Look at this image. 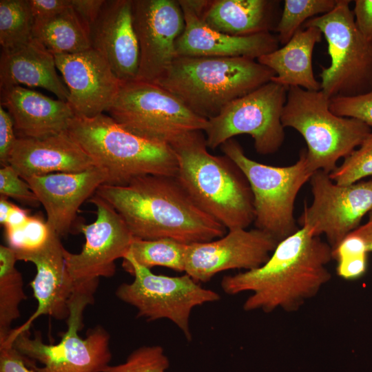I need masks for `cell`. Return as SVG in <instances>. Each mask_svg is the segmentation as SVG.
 <instances>
[{
  "label": "cell",
  "mask_w": 372,
  "mask_h": 372,
  "mask_svg": "<svg viewBox=\"0 0 372 372\" xmlns=\"http://www.w3.org/2000/svg\"><path fill=\"white\" fill-rule=\"evenodd\" d=\"M60 238L51 229L48 240L41 248L32 251H14L17 260L30 262L36 267L37 273L30 285L38 305L28 320L12 329L0 345H12L14 338L28 332L32 322L39 316H49L59 320L68 319L70 301L76 285L67 271L65 248Z\"/></svg>",
  "instance_id": "cell-17"
},
{
  "label": "cell",
  "mask_w": 372,
  "mask_h": 372,
  "mask_svg": "<svg viewBox=\"0 0 372 372\" xmlns=\"http://www.w3.org/2000/svg\"><path fill=\"white\" fill-rule=\"evenodd\" d=\"M17 261L11 248L0 246V344L10 335L12 323L20 316L19 305L27 298Z\"/></svg>",
  "instance_id": "cell-28"
},
{
  "label": "cell",
  "mask_w": 372,
  "mask_h": 372,
  "mask_svg": "<svg viewBox=\"0 0 372 372\" xmlns=\"http://www.w3.org/2000/svg\"><path fill=\"white\" fill-rule=\"evenodd\" d=\"M89 35L92 48L105 58L121 83L136 79L140 51L132 0H105Z\"/></svg>",
  "instance_id": "cell-21"
},
{
  "label": "cell",
  "mask_w": 372,
  "mask_h": 372,
  "mask_svg": "<svg viewBox=\"0 0 372 372\" xmlns=\"http://www.w3.org/2000/svg\"><path fill=\"white\" fill-rule=\"evenodd\" d=\"M51 233L46 221L39 216H30L22 225L5 229L8 247L14 251H32L41 248Z\"/></svg>",
  "instance_id": "cell-34"
},
{
  "label": "cell",
  "mask_w": 372,
  "mask_h": 372,
  "mask_svg": "<svg viewBox=\"0 0 372 372\" xmlns=\"http://www.w3.org/2000/svg\"><path fill=\"white\" fill-rule=\"evenodd\" d=\"M329 100L322 90L290 87L282 113L283 127L296 130L304 138L312 172H332L338 160L349 156L371 132L358 119L333 114Z\"/></svg>",
  "instance_id": "cell-6"
},
{
  "label": "cell",
  "mask_w": 372,
  "mask_h": 372,
  "mask_svg": "<svg viewBox=\"0 0 372 372\" xmlns=\"http://www.w3.org/2000/svg\"><path fill=\"white\" fill-rule=\"evenodd\" d=\"M288 88L273 81L238 98L207 120L204 134L208 148L216 149L234 136L248 134L257 153L276 152L285 134L281 122Z\"/></svg>",
  "instance_id": "cell-12"
},
{
  "label": "cell",
  "mask_w": 372,
  "mask_h": 372,
  "mask_svg": "<svg viewBox=\"0 0 372 372\" xmlns=\"http://www.w3.org/2000/svg\"><path fill=\"white\" fill-rule=\"evenodd\" d=\"M353 232L363 239L369 253L372 252V210L369 212L368 221Z\"/></svg>",
  "instance_id": "cell-44"
},
{
  "label": "cell",
  "mask_w": 372,
  "mask_h": 372,
  "mask_svg": "<svg viewBox=\"0 0 372 372\" xmlns=\"http://www.w3.org/2000/svg\"><path fill=\"white\" fill-rule=\"evenodd\" d=\"M105 0H71V6L90 29L98 17Z\"/></svg>",
  "instance_id": "cell-42"
},
{
  "label": "cell",
  "mask_w": 372,
  "mask_h": 372,
  "mask_svg": "<svg viewBox=\"0 0 372 372\" xmlns=\"http://www.w3.org/2000/svg\"><path fill=\"white\" fill-rule=\"evenodd\" d=\"M278 244L258 228L231 229L218 238L187 245L185 273L197 282H207L221 271L251 270L264 265Z\"/></svg>",
  "instance_id": "cell-16"
},
{
  "label": "cell",
  "mask_w": 372,
  "mask_h": 372,
  "mask_svg": "<svg viewBox=\"0 0 372 372\" xmlns=\"http://www.w3.org/2000/svg\"><path fill=\"white\" fill-rule=\"evenodd\" d=\"M309 181L313 200L304 206L298 223L314 236L324 234L333 250L372 210V180L338 185L318 170Z\"/></svg>",
  "instance_id": "cell-13"
},
{
  "label": "cell",
  "mask_w": 372,
  "mask_h": 372,
  "mask_svg": "<svg viewBox=\"0 0 372 372\" xmlns=\"http://www.w3.org/2000/svg\"><path fill=\"white\" fill-rule=\"evenodd\" d=\"M169 360L159 345L143 346L133 351L126 360L110 365L103 372H167Z\"/></svg>",
  "instance_id": "cell-35"
},
{
  "label": "cell",
  "mask_w": 372,
  "mask_h": 372,
  "mask_svg": "<svg viewBox=\"0 0 372 372\" xmlns=\"http://www.w3.org/2000/svg\"><path fill=\"white\" fill-rule=\"evenodd\" d=\"M187 245L169 238L143 240L134 238L127 254L140 265L156 266L185 272Z\"/></svg>",
  "instance_id": "cell-29"
},
{
  "label": "cell",
  "mask_w": 372,
  "mask_h": 372,
  "mask_svg": "<svg viewBox=\"0 0 372 372\" xmlns=\"http://www.w3.org/2000/svg\"><path fill=\"white\" fill-rule=\"evenodd\" d=\"M0 372H34L12 345L0 346Z\"/></svg>",
  "instance_id": "cell-40"
},
{
  "label": "cell",
  "mask_w": 372,
  "mask_h": 372,
  "mask_svg": "<svg viewBox=\"0 0 372 372\" xmlns=\"http://www.w3.org/2000/svg\"><path fill=\"white\" fill-rule=\"evenodd\" d=\"M89 200L96 207V219L87 225L80 223L77 229L85 242L78 254L65 249L63 252L67 271L75 284L112 277L115 261L126 256L134 238L110 203L96 194Z\"/></svg>",
  "instance_id": "cell-14"
},
{
  "label": "cell",
  "mask_w": 372,
  "mask_h": 372,
  "mask_svg": "<svg viewBox=\"0 0 372 372\" xmlns=\"http://www.w3.org/2000/svg\"><path fill=\"white\" fill-rule=\"evenodd\" d=\"M117 123L145 139L170 145L193 131H204L207 120L190 110L156 83L141 80L122 83L107 111Z\"/></svg>",
  "instance_id": "cell-10"
},
{
  "label": "cell",
  "mask_w": 372,
  "mask_h": 372,
  "mask_svg": "<svg viewBox=\"0 0 372 372\" xmlns=\"http://www.w3.org/2000/svg\"><path fill=\"white\" fill-rule=\"evenodd\" d=\"M14 204L10 202L6 198H0V223L4 225Z\"/></svg>",
  "instance_id": "cell-45"
},
{
  "label": "cell",
  "mask_w": 372,
  "mask_h": 372,
  "mask_svg": "<svg viewBox=\"0 0 372 372\" xmlns=\"http://www.w3.org/2000/svg\"><path fill=\"white\" fill-rule=\"evenodd\" d=\"M178 162L175 178L203 211L226 229H246L254 220L253 195L242 171L227 156L207 150L203 131L170 144Z\"/></svg>",
  "instance_id": "cell-3"
},
{
  "label": "cell",
  "mask_w": 372,
  "mask_h": 372,
  "mask_svg": "<svg viewBox=\"0 0 372 372\" xmlns=\"http://www.w3.org/2000/svg\"><path fill=\"white\" fill-rule=\"evenodd\" d=\"M372 176V131L343 163L329 174L338 185H347Z\"/></svg>",
  "instance_id": "cell-33"
},
{
  "label": "cell",
  "mask_w": 372,
  "mask_h": 372,
  "mask_svg": "<svg viewBox=\"0 0 372 372\" xmlns=\"http://www.w3.org/2000/svg\"><path fill=\"white\" fill-rule=\"evenodd\" d=\"M9 165L25 180L57 172H80L95 165L68 130L45 138L17 137Z\"/></svg>",
  "instance_id": "cell-22"
},
{
  "label": "cell",
  "mask_w": 372,
  "mask_h": 372,
  "mask_svg": "<svg viewBox=\"0 0 372 372\" xmlns=\"http://www.w3.org/2000/svg\"><path fill=\"white\" fill-rule=\"evenodd\" d=\"M349 0L307 21L302 28H318L327 43L329 67L320 74L321 90L329 98L355 96L372 90V38L358 30Z\"/></svg>",
  "instance_id": "cell-9"
},
{
  "label": "cell",
  "mask_w": 372,
  "mask_h": 372,
  "mask_svg": "<svg viewBox=\"0 0 372 372\" xmlns=\"http://www.w3.org/2000/svg\"><path fill=\"white\" fill-rule=\"evenodd\" d=\"M33 38L53 55L76 54L92 48L89 28L72 6L52 18L34 23Z\"/></svg>",
  "instance_id": "cell-27"
},
{
  "label": "cell",
  "mask_w": 372,
  "mask_h": 372,
  "mask_svg": "<svg viewBox=\"0 0 372 372\" xmlns=\"http://www.w3.org/2000/svg\"><path fill=\"white\" fill-rule=\"evenodd\" d=\"M332 259L328 242L302 227L279 242L262 266L224 276L221 288L229 295L251 291L243 304L247 311H296L331 280L327 265Z\"/></svg>",
  "instance_id": "cell-1"
},
{
  "label": "cell",
  "mask_w": 372,
  "mask_h": 372,
  "mask_svg": "<svg viewBox=\"0 0 372 372\" xmlns=\"http://www.w3.org/2000/svg\"><path fill=\"white\" fill-rule=\"evenodd\" d=\"M220 147L242 171L249 184L256 228L270 234L278 242L298 231L293 216L295 200L313 174L307 165L306 149L301 150L294 164L278 167L249 158L234 138L225 142Z\"/></svg>",
  "instance_id": "cell-8"
},
{
  "label": "cell",
  "mask_w": 372,
  "mask_h": 372,
  "mask_svg": "<svg viewBox=\"0 0 372 372\" xmlns=\"http://www.w3.org/2000/svg\"><path fill=\"white\" fill-rule=\"evenodd\" d=\"M353 13L360 32L367 38H372V0H355Z\"/></svg>",
  "instance_id": "cell-41"
},
{
  "label": "cell",
  "mask_w": 372,
  "mask_h": 372,
  "mask_svg": "<svg viewBox=\"0 0 372 372\" xmlns=\"http://www.w3.org/2000/svg\"><path fill=\"white\" fill-rule=\"evenodd\" d=\"M321 31L313 26L300 28L282 48L257 59L275 74L271 81L287 88L300 87L307 90H321L314 76L312 56L316 43L322 38Z\"/></svg>",
  "instance_id": "cell-26"
},
{
  "label": "cell",
  "mask_w": 372,
  "mask_h": 372,
  "mask_svg": "<svg viewBox=\"0 0 372 372\" xmlns=\"http://www.w3.org/2000/svg\"><path fill=\"white\" fill-rule=\"evenodd\" d=\"M54 56L33 38L11 50H1L0 90L25 85L42 87L68 101L69 92L56 72Z\"/></svg>",
  "instance_id": "cell-25"
},
{
  "label": "cell",
  "mask_w": 372,
  "mask_h": 372,
  "mask_svg": "<svg viewBox=\"0 0 372 372\" xmlns=\"http://www.w3.org/2000/svg\"><path fill=\"white\" fill-rule=\"evenodd\" d=\"M274 76L271 69L248 58L177 56L156 84L209 120Z\"/></svg>",
  "instance_id": "cell-4"
},
{
  "label": "cell",
  "mask_w": 372,
  "mask_h": 372,
  "mask_svg": "<svg viewBox=\"0 0 372 372\" xmlns=\"http://www.w3.org/2000/svg\"><path fill=\"white\" fill-rule=\"evenodd\" d=\"M34 23L55 17L71 6V0H28Z\"/></svg>",
  "instance_id": "cell-39"
},
{
  "label": "cell",
  "mask_w": 372,
  "mask_h": 372,
  "mask_svg": "<svg viewBox=\"0 0 372 372\" xmlns=\"http://www.w3.org/2000/svg\"><path fill=\"white\" fill-rule=\"evenodd\" d=\"M122 266L134 280L117 287V298L135 307L138 317L148 321L171 320L188 341L192 340L189 318L194 308L220 300L218 293L203 288L187 273L180 276L156 274L127 254L123 258Z\"/></svg>",
  "instance_id": "cell-11"
},
{
  "label": "cell",
  "mask_w": 372,
  "mask_h": 372,
  "mask_svg": "<svg viewBox=\"0 0 372 372\" xmlns=\"http://www.w3.org/2000/svg\"><path fill=\"white\" fill-rule=\"evenodd\" d=\"M1 105L11 115L19 138H45L67 131L76 116L67 101L21 85L1 90Z\"/></svg>",
  "instance_id": "cell-23"
},
{
  "label": "cell",
  "mask_w": 372,
  "mask_h": 372,
  "mask_svg": "<svg viewBox=\"0 0 372 372\" xmlns=\"http://www.w3.org/2000/svg\"><path fill=\"white\" fill-rule=\"evenodd\" d=\"M54 56L68 90L67 102L75 115L92 118L107 112L116 100L122 83L105 58L92 48Z\"/></svg>",
  "instance_id": "cell-18"
},
{
  "label": "cell",
  "mask_w": 372,
  "mask_h": 372,
  "mask_svg": "<svg viewBox=\"0 0 372 372\" xmlns=\"http://www.w3.org/2000/svg\"><path fill=\"white\" fill-rule=\"evenodd\" d=\"M13 119L0 105V163L1 167L9 165L10 157L17 138Z\"/></svg>",
  "instance_id": "cell-38"
},
{
  "label": "cell",
  "mask_w": 372,
  "mask_h": 372,
  "mask_svg": "<svg viewBox=\"0 0 372 372\" xmlns=\"http://www.w3.org/2000/svg\"><path fill=\"white\" fill-rule=\"evenodd\" d=\"M30 215L28 211L14 205L6 223L4 229H12L18 227L28 220Z\"/></svg>",
  "instance_id": "cell-43"
},
{
  "label": "cell",
  "mask_w": 372,
  "mask_h": 372,
  "mask_svg": "<svg viewBox=\"0 0 372 372\" xmlns=\"http://www.w3.org/2000/svg\"><path fill=\"white\" fill-rule=\"evenodd\" d=\"M192 3L209 27L234 37L275 31L282 12L277 0H192Z\"/></svg>",
  "instance_id": "cell-24"
},
{
  "label": "cell",
  "mask_w": 372,
  "mask_h": 372,
  "mask_svg": "<svg viewBox=\"0 0 372 372\" xmlns=\"http://www.w3.org/2000/svg\"><path fill=\"white\" fill-rule=\"evenodd\" d=\"M96 194L120 214L134 238L183 244L223 236L226 228L193 201L173 176L145 175L123 185L103 184Z\"/></svg>",
  "instance_id": "cell-2"
},
{
  "label": "cell",
  "mask_w": 372,
  "mask_h": 372,
  "mask_svg": "<svg viewBox=\"0 0 372 372\" xmlns=\"http://www.w3.org/2000/svg\"><path fill=\"white\" fill-rule=\"evenodd\" d=\"M33 17L28 0L0 1V44L7 50L33 39Z\"/></svg>",
  "instance_id": "cell-30"
},
{
  "label": "cell",
  "mask_w": 372,
  "mask_h": 372,
  "mask_svg": "<svg viewBox=\"0 0 372 372\" xmlns=\"http://www.w3.org/2000/svg\"><path fill=\"white\" fill-rule=\"evenodd\" d=\"M329 109L335 115L356 118L371 127L372 90L355 96L331 98Z\"/></svg>",
  "instance_id": "cell-36"
},
{
  "label": "cell",
  "mask_w": 372,
  "mask_h": 372,
  "mask_svg": "<svg viewBox=\"0 0 372 372\" xmlns=\"http://www.w3.org/2000/svg\"><path fill=\"white\" fill-rule=\"evenodd\" d=\"M132 17L140 51L136 79L156 83L176 58L185 28L182 8L176 0H132Z\"/></svg>",
  "instance_id": "cell-15"
},
{
  "label": "cell",
  "mask_w": 372,
  "mask_h": 372,
  "mask_svg": "<svg viewBox=\"0 0 372 372\" xmlns=\"http://www.w3.org/2000/svg\"><path fill=\"white\" fill-rule=\"evenodd\" d=\"M368 253L363 239L351 232L332 250L338 275L347 280L361 277L366 269Z\"/></svg>",
  "instance_id": "cell-32"
},
{
  "label": "cell",
  "mask_w": 372,
  "mask_h": 372,
  "mask_svg": "<svg viewBox=\"0 0 372 372\" xmlns=\"http://www.w3.org/2000/svg\"><path fill=\"white\" fill-rule=\"evenodd\" d=\"M0 195L6 198H14L32 207H37L40 204L29 184L10 165L0 169Z\"/></svg>",
  "instance_id": "cell-37"
},
{
  "label": "cell",
  "mask_w": 372,
  "mask_h": 372,
  "mask_svg": "<svg viewBox=\"0 0 372 372\" xmlns=\"http://www.w3.org/2000/svg\"><path fill=\"white\" fill-rule=\"evenodd\" d=\"M98 285L90 283L75 288L69 304L68 329L57 344H46L39 331L30 338L19 333L12 341L13 347L34 372H103L112 360L110 335L101 325L88 331L82 338L83 313L94 302Z\"/></svg>",
  "instance_id": "cell-7"
},
{
  "label": "cell",
  "mask_w": 372,
  "mask_h": 372,
  "mask_svg": "<svg viewBox=\"0 0 372 372\" xmlns=\"http://www.w3.org/2000/svg\"><path fill=\"white\" fill-rule=\"evenodd\" d=\"M68 132L95 165L106 171V184L123 185L149 174L176 175L177 158L170 145L138 136L109 115L75 116Z\"/></svg>",
  "instance_id": "cell-5"
},
{
  "label": "cell",
  "mask_w": 372,
  "mask_h": 372,
  "mask_svg": "<svg viewBox=\"0 0 372 372\" xmlns=\"http://www.w3.org/2000/svg\"><path fill=\"white\" fill-rule=\"evenodd\" d=\"M337 0H285L275 29L280 44L285 45L309 19L331 11Z\"/></svg>",
  "instance_id": "cell-31"
},
{
  "label": "cell",
  "mask_w": 372,
  "mask_h": 372,
  "mask_svg": "<svg viewBox=\"0 0 372 372\" xmlns=\"http://www.w3.org/2000/svg\"><path fill=\"white\" fill-rule=\"evenodd\" d=\"M185 28L176 40V57H244L258 59L279 48L277 35L271 32L234 37L218 32L204 23L192 0H178Z\"/></svg>",
  "instance_id": "cell-20"
},
{
  "label": "cell",
  "mask_w": 372,
  "mask_h": 372,
  "mask_svg": "<svg viewBox=\"0 0 372 372\" xmlns=\"http://www.w3.org/2000/svg\"><path fill=\"white\" fill-rule=\"evenodd\" d=\"M25 181L47 214L49 227L60 237L70 231L81 205L109 182L105 169L94 166L80 172H57Z\"/></svg>",
  "instance_id": "cell-19"
}]
</instances>
